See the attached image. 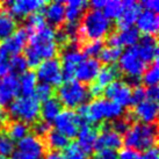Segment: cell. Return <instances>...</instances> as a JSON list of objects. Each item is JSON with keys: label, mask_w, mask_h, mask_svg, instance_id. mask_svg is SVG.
Returning a JSON list of instances; mask_svg holds the SVG:
<instances>
[{"label": "cell", "mask_w": 159, "mask_h": 159, "mask_svg": "<svg viewBox=\"0 0 159 159\" xmlns=\"http://www.w3.org/2000/svg\"><path fill=\"white\" fill-rule=\"evenodd\" d=\"M27 44L23 57L28 67H37L45 59L55 58L58 52V45L55 42V29L50 26H45L29 35Z\"/></svg>", "instance_id": "obj_1"}, {"label": "cell", "mask_w": 159, "mask_h": 159, "mask_svg": "<svg viewBox=\"0 0 159 159\" xmlns=\"http://www.w3.org/2000/svg\"><path fill=\"white\" fill-rule=\"evenodd\" d=\"M111 20L101 11L87 9L79 22V42L83 44L89 41H102L111 34Z\"/></svg>", "instance_id": "obj_2"}, {"label": "cell", "mask_w": 159, "mask_h": 159, "mask_svg": "<svg viewBox=\"0 0 159 159\" xmlns=\"http://www.w3.org/2000/svg\"><path fill=\"white\" fill-rule=\"evenodd\" d=\"M158 128L157 124H133L124 135L123 144L135 151H146L157 144Z\"/></svg>", "instance_id": "obj_3"}, {"label": "cell", "mask_w": 159, "mask_h": 159, "mask_svg": "<svg viewBox=\"0 0 159 159\" xmlns=\"http://www.w3.org/2000/svg\"><path fill=\"white\" fill-rule=\"evenodd\" d=\"M8 115L13 121H20L26 124H34L40 120L41 102L33 97L16 98L8 106Z\"/></svg>", "instance_id": "obj_4"}, {"label": "cell", "mask_w": 159, "mask_h": 159, "mask_svg": "<svg viewBox=\"0 0 159 159\" xmlns=\"http://www.w3.org/2000/svg\"><path fill=\"white\" fill-rule=\"evenodd\" d=\"M57 99L67 109H73L85 105L89 101V94L86 85L77 80H70L62 84L57 89Z\"/></svg>", "instance_id": "obj_5"}, {"label": "cell", "mask_w": 159, "mask_h": 159, "mask_svg": "<svg viewBox=\"0 0 159 159\" xmlns=\"http://www.w3.org/2000/svg\"><path fill=\"white\" fill-rule=\"evenodd\" d=\"M81 44L78 42H70L62 48L61 53V67L62 78L65 81L75 79V72L77 66L85 59V56L80 50Z\"/></svg>", "instance_id": "obj_6"}, {"label": "cell", "mask_w": 159, "mask_h": 159, "mask_svg": "<svg viewBox=\"0 0 159 159\" xmlns=\"http://www.w3.org/2000/svg\"><path fill=\"white\" fill-rule=\"evenodd\" d=\"M47 2L42 0H16V1H5L0 4L2 12L11 15L12 18H27L33 13H37L43 9Z\"/></svg>", "instance_id": "obj_7"}, {"label": "cell", "mask_w": 159, "mask_h": 159, "mask_svg": "<svg viewBox=\"0 0 159 159\" xmlns=\"http://www.w3.org/2000/svg\"><path fill=\"white\" fill-rule=\"evenodd\" d=\"M119 70L125 77H141L146 69V64L142 61L136 47L127 48L121 53L119 59Z\"/></svg>", "instance_id": "obj_8"}, {"label": "cell", "mask_w": 159, "mask_h": 159, "mask_svg": "<svg viewBox=\"0 0 159 159\" xmlns=\"http://www.w3.org/2000/svg\"><path fill=\"white\" fill-rule=\"evenodd\" d=\"M28 39L29 34L26 29L23 27L18 28L9 37L0 42V57L7 59V57L12 58L21 55V51L28 43Z\"/></svg>", "instance_id": "obj_9"}, {"label": "cell", "mask_w": 159, "mask_h": 159, "mask_svg": "<svg viewBox=\"0 0 159 159\" xmlns=\"http://www.w3.org/2000/svg\"><path fill=\"white\" fill-rule=\"evenodd\" d=\"M36 78L40 83L52 86H61L63 81L62 67L58 58H50L45 59L37 66Z\"/></svg>", "instance_id": "obj_10"}, {"label": "cell", "mask_w": 159, "mask_h": 159, "mask_svg": "<svg viewBox=\"0 0 159 159\" xmlns=\"http://www.w3.org/2000/svg\"><path fill=\"white\" fill-rule=\"evenodd\" d=\"M53 124H55L56 131L61 133L69 139L75 138L80 128L79 117L75 111H71V109L61 111L53 121Z\"/></svg>", "instance_id": "obj_11"}, {"label": "cell", "mask_w": 159, "mask_h": 159, "mask_svg": "<svg viewBox=\"0 0 159 159\" xmlns=\"http://www.w3.org/2000/svg\"><path fill=\"white\" fill-rule=\"evenodd\" d=\"M125 116L131 123L139 121V123L143 124H155L158 117V103L145 100L135 106L133 111H129Z\"/></svg>", "instance_id": "obj_12"}, {"label": "cell", "mask_w": 159, "mask_h": 159, "mask_svg": "<svg viewBox=\"0 0 159 159\" xmlns=\"http://www.w3.org/2000/svg\"><path fill=\"white\" fill-rule=\"evenodd\" d=\"M123 145V138L121 135L113 131L109 127V121L101 124V131L98 134L94 150L99 152L102 150L117 151Z\"/></svg>", "instance_id": "obj_13"}, {"label": "cell", "mask_w": 159, "mask_h": 159, "mask_svg": "<svg viewBox=\"0 0 159 159\" xmlns=\"http://www.w3.org/2000/svg\"><path fill=\"white\" fill-rule=\"evenodd\" d=\"M131 91L133 89L123 80H116L103 89V94L106 100L116 102L122 107H128L131 105Z\"/></svg>", "instance_id": "obj_14"}, {"label": "cell", "mask_w": 159, "mask_h": 159, "mask_svg": "<svg viewBox=\"0 0 159 159\" xmlns=\"http://www.w3.org/2000/svg\"><path fill=\"white\" fill-rule=\"evenodd\" d=\"M101 69V63L97 58H85L77 66L75 72V80L83 85L93 84L98 77V73Z\"/></svg>", "instance_id": "obj_15"}, {"label": "cell", "mask_w": 159, "mask_h": 159, "mask_svg": "<svg viewBox=\"0 0 159 159\" xmlns=\"http://www.w3.org/2000/svg\"><path fill=\"white\" fill-rule=\"evenodd\" d=\"M20 94L19 78L13 75H7L0 81V108L8 107Z\"/></svg>", "instance_id": "obj_16"}, {"label": "cell", "mask_w": 159, "mask_h": 159, "mask_svg": "<svg viewBox=\"0 0 159 159\" xmlns=\"http://www.w3.org/2000/svg\"><path fill=\"white\" fill-rule=\"evenodd\" d=\"M139 37H141L139 31L137 30L136 27H130L123 30L111 33V35H108L107 43H108V47H114V48L121 49V47L131 48L138 43Z\"/></svg>", "instance_id": "obj_17"}, {"label": "cell", "mask_w": 159, "mask_h": 159, "mask_svg": "<svg viewBox=\"0 0 159 159\" xmlns=\"http://www.w3.org/2000/svg\"><path fill=\"white\" fill-rule=\"evenodd\" d=\"M45 149L43 139L35 135H28L18 142V151L29 159H41Z\"/></svg>", "instance_id": "obj_18"}, {"label": "cell", "mask_w": 159, "mask_h": 159, "mask_svg": "<svg viewBox=\"0 0 159 159\" xmlns=\"http://www.w3.org/2000/svg\"><path fill=\"white\" fill-rule=\"evenodd\" d=\"M43 18L51 28H61L65 22V2L53 1L43 7Z\"/></svg>", "instance_id": "obj_19"}, {"label": "cell", "mask_w": 159, "mask_h": 159, "mask_svg": "<svg viewBox=\"0 0 159 159\" xmlns=\"http://www.w3.org/2000/svg\"><path fill=\"white\" fill-rule=\"evenodd\" d=\"M138 56L145 64H151L157 59L158 56V43L157 37L151 35H143L136 45Z\"/></svg>", "instance_id": "obj_20"}, {"label": "cell", "mask_w": 159, "mask_h": 159, "mask_svg": "<svg viewBox=\"0 0 159 159\" xmlns=\"http://www.w3.org/2000/svg\"><path fill=\"white\" fill-rule=\"evenodd\" d=\"M123 2V12L117 20L116 26L120 30H123L130 27H134V23H136V20L141 13V5L134 1V0H125Z\"/></svg>", "instance_id": "obj_21"}, {"label": "cell", "mask_w": 159, "mask_h": 159, "mask_svg": "<svg viewBox=\"0 0 159 159\" xmlns=\"http://www.w3.org/2000/svg\"><path fill=\"white\" fill-rule=\"evenodd\" d=\"M98 137V129L94 125L86 124L83 125L78 131L77 135V145L80 148V150L85 155H91L94 151L95 141Z\"/></svg>", "instance_id": "obj_22"}, {"label": "cell", "mask_w": 159, "mask_h": 159, "mask_svg": "<svg viewBox=\"0 0 159 159\" xmlns=\"http://www.w3.org/2000/svg\"><path fill=\"white\" fill-rule=\"evenodd\" d=\"M137 30L144 35L157 36L159 29V16L157 13L149 11H141L136 20Z\"/></svg>", "instance_id": "obj_23"}, {"label": "cell", "mask_w": 159, "mask_h": 159, "mask_svg": "<svg viewBox=\"0 0 159 159\" xmlns=\"http://www.w3.org/2000/svg\"><path fill=\"white\" fill-rule=\"evenodd\" d=\"M89 2L83 0H70L65 2V21L66 23H79L86 13Z\"/></svg>", "instance_id": "obj_24"}, {"label": "cell", "mask_w": 159, "mask_h": 159, "mask_svg": "<svg viewBox=\"0 0 159 159\" xmlns=\"http://www.w3.org/2000/svg\"><path fill=\"white\" fill-rule=\"evenodd\" d=\"M4 131L7 136L12 139V141H21L25 137H27L30 133V128L29 125L20 121H6L4 124Z\"/></svg>", "instance_id": "obj_25"}, {"label": "cell", "mask_w": 159, "mask_h": 159, "mask_svg": "<svg viewBox=\"0 0 159 159\" xmlns=\"http://www.w3.org/2000/svg\"><path fill=\"white\" fill-rule=\"evenodd\" d=\"M62 111V103L57 98L52 97L51 99L43 102V105L41 106L40 117H42V121L51 124V122L55 121V119Z\"/></svg>", "instance_id": "obj_26"}, {"label": "cell", "mask_w": 159, "mask_h": 159, "mask_svg": "<svg viewBox=\"0 0 159 159\" xmlns=\"http://www.w3.org/2000/svg\"><path fill=\"white\" fill-rule=\"evenodd\" d=\"M120 77H121V72H120L117 65H115V64L105 65V66H101L99 71L97 79H95V84L99 85L102 89H105L109 84L119 80Z\"/></svg>", "instance_id": "obj_27"}, {"label": "cell", "mask_w": 159, "mask_h": 159, "mask_svg": "<svg viewBox=\"0 0 159 159\" xmlns=\"http://www.w3.org/2000/svg\"><path fill=\"white\" fill-rule=\"evenodd\" d=\"M45 148H49L51 151H59L65 150L67 146L70 145V139L58 133L56 130H50L49 134L43 138Z\"/></svg>", "instance_id": "obj_28"}, {"label": "cell", "mask_w": 159, "mask_h": 159, "mask_svg": "<svg viewBox=\"0 0 159 159\" xmlns=\"http://www.w3.org/2000/svg\"><path fill=\"white\" fill-rule=\"evenodd\" d=\"M19 86H20V93H22L23 97H33L37 86V78L35 72L27 71L20 75Z\"/></svg>", "instance_id": "obj_29"}, {"label": "cell", "mask_w": 159, "mask_h": 159, "mask_svg": "<svg viewBox=\"0 0 159 159\" xmlns=\"http://www.w3.org/2000/svg\"><path fill=\"white\" fill-rule=\"evenodd\" d=\"M45 26H48L47 22H45L44 18L42 13H33L30 15H28L26 18V21H25V29L27 30V33L31 35L36 31L41 30L42 28H44Z\"/></svg>", "instance_id": "obj_30"}, {"label": "cell", "mask_w": 159, "mask_h": 159, "mask_svg": "<svg viewBox=\"0 0 159 159\" xmlns=\"http://www.w3.org/2000/svg\"><path fill=\"white\" fill-rule=\"evenodd\" d=\"M16 30V21L11 15L1 12L0 13V40L7 39Z\"/></svg>", "instance_id": "obj_31"}, {"label": "cell", "mask_w": 159, "mask_h": 159, "mask_svg": "<svg viewBox=\"0 0 159 159\" xmlns=\"http://www.w3.org/2000/svg\"><path fill=\"white\" fill-rule=\"evenodd\" d=\"M102 9H103L102 13L108 20H117L124 9L123 2L119 0H109V1H106Z\"/></svg>", "instance_id": "obj_32"}, {"label": "cell", "mask_w": 159, "mask_h": 159, "mask_svg": "<svg viewBox=\"0 0 159 159\" xmlns=\"http://www.w3.org/2000/svg\"><path fill=\"white\" fill-rule=\"evenodd\" d=\"M142 83L146 85L148 87L150 86H157L159 79V69H158V59H156L153 63H151L150 66L145 69L143 77L141 78Z\"/></svg>", "instance_id": "obj_33"}, {"label": "cell", "mask_w": 159, "mask_h": 159, "mask_svg": "<svg viewBox=\"0 0 159 159\" xmlns=\"http://www.w3.org/2000/svg\"><path fill=\"white\" fill-rule=\"evenodd\" d=\"M122 53V49L114 48V47H103L101 52L99 55L100 63H103L106 65H111L120 59V56Z\"/></svg>", "instance_id": "obj_34"}, {"label": "cell", "mask_w": 159, "mask_h": 159, "mask_svg": "<svg viewBox=\"0 0 159 159\" xmlns=\"http://www.w3.org/2000/svg\"><path fill=\"white\" fill-rule=\"evenodd\" d=\"M102 49H103V41H89L83 43L80 47V50L85 58L99 57Z\"/></svg>", "instance_id": "obj_35"}, {"label": "cell", "mask_w": 159, "mask_h": 159, "mask_svg": "<svg viewBox=\"0 0 159 159\" xmlns=\"http://www.w3.org/2000/svg\"><path fill=\"white\" fill-rule=\"evenodd\" d=\"M8 71H11V75H21L28 71V64L22 55L14 56L9 59L8 62Z\"/></svg>", "instance_id": "obj_36"}, {"label": "cell", "mask_w": 159, "mask_h": 159, "mask_svg": "<svg viewBox=\"0 0 159 159\" xmlns=\"http://www.w3.org/2000/svg\"><path fill=\"white\" fill-rule=\"evenodd\" d=\"M133 125V123L127 119V116L124 117H119V119L114 120V121H109V127L113 131H115L119 135H125L130 127Z\"/></svg>", "instance_id": "obj_37"}, {"label": "cell", "mask_w": 159, "mask_h": 159, "mask_svg": "<svg viewBox=\"0 0 159 159\" xmlns=\"http://www.w3.org/2000/svg\"><path fill=\"white\" fill-rule=\"evenodd\" d=\"M53 95V89L50 86V85L43 84V83H40L37 84L35 89V92H34V97L39 100L40 102H44L49 99H51Z\"/></svg>", "instance_id": "obj_38"}, {"label": "cell", "mask_w": 159, "mask_h": 159, "mask_svg": "<svg viewBox=\"0 0 159 159\" xmlns=\"http://www.w3.org/2000/svg\"><path fill=\"white\" fill-rule=\"evenodd\" d=\"M123 114H124L123 107L117 105L116 102L107 100V102H106V120L114 121V120L119 119V117H122Z\"/></svg>", "instance_id": "obj_39"}, {"label": "cell", "mask_w": 159, "mask_h": 159, "mask_svg": "<svg viewBox=\"0 0 159 159\" xmlns=\"http://www.w3.org/2000/svg\"><path fill=\"white\" fill-rule=\"evenodd\" d=\"M13 152H14V142L5 134V131L0 133V156L7 158Z\"/></svg>", "instance_id": "obj_40"}, {"label": "cell", "mask_w": 159, "mask_h": 159, "mask_svg": "<svg viewBox=\"0 0 159 159\" xmlns=\"http://www.w3.org/2000/svg\"><path fill=\"white\" fill-rule=\"evenodd\" d=\"M64 159H87L86 155L80 150V148L77 145V143H71L64 150L63 153Z\"/></svg>", "instance_id": "obj_41"}, {"label": "cell", "mask_w": 159, "mask_h": 159, "mask_svg": "<svg viewBox=\"0 0 159 159\" xmlns=\"http://www.w3.org/2000/svg\"><path fill=\"white\" fill-rule=\"evenodd\" d=\"M51 130V124L47 123L44 121H37L33 125V131L35 134L36 137H43L44 138L49 134V131Z\"/></svg>", "instance_id": "obj_42"}, {"label": "cell", "mask_w": 159, "mask_h": 159, "mask_svg": "<svg viewBox=\"0 0 159 159\" xmlns=\"http://www.w3.org/2000/svg\"><path fill=\"white\" fill-rule=\"evenodd\" d=\"M145 89L143 86H137L131 91V105L137 106L138 103L145 101Z\"/></svg>", "instance_id": "obj_43"}, {"label": "cell", "mask_w": 159, "mask_h": 159, "mask_svg": "<svg viewBox=\"0 0 159 159\" xmlns=\"http://www.w3.org/2000/svg\"><path fill=\"white\" fill-rule=\"evenodd\" d=\"M139 5H141V8H144V11H149V12H153V13L158 14L159 12L158 0H144Z\"/></svg>", "instance_id": "obj_44"}, {"label": "cell", "mask_w": 159, "mask_h": 159, "mask_svg": "<svg viewBox=\"0 0 159 159\" xmlns=\"http://www.w3.org/2000/svg\"><path fill=\"white\" fill-rule=\"evenodd\" d=\"M138 155H139V153H138L137 151L125 148V149H122V150L117 153V158L119 159H137Z\"/></svg>", "instance_id": "obj_45"}, {"label": "cell", "mask_w": 159, "mask_h": 159, "mask_svg": "<svg viewBox=\"0 0 159 159\" xmlns=\"http://www.w3.org/2000/svg\"><path fill=\"white\" fill-rule=\"evenodd\" d=\"M137 159H159L157 146H153V148H151L149 150L142 152L141 155H138Z\"/></svg>", "instance_id": "obj_46"}, {"label": "cell", "mask_w": 159, "mask_h": 159, "mask_svg": "<svg viewBox=\"0 0 159 159\" xmlns=\"http://www.w3.org/2000/svg\"><path fill=\"white\" fill-rule=\"evenodd\" d=\"M94 159H119L117 158V151L114 150H102L97 152Z\"/></svg>", "instance_id": "obj_47"}, {"label": "cell", "mask_w": 159, "mask_h": 159, "mask_svg": "<svg viewBox=\"0 0 159 159\" xmlns=\"http://www.w3.org/2000/svg\"><path fill=\"white\" fill-rule=\"evenodd\" d=\"M145 97L146 100H150V101H158L159 98V89L158 86H150L148 87V89H145Z\"/></svg>", "instance_id": "obj_48"}, {"label": "cell", "mask_w": 159, "mask_h": 159, "mask_svg": "<svg viewBox=\"0 0 159 159\" xmlns=\"http://www.w3.org/2000/svg\"><path fill=\"white\" fill-rule=\"evenodd\" d=\"M8 73V61L6 58L0 57V81Z\"/></svg>", "instance_id": "obj_49"}, {"label": "cell", "mask_w": 159, "mask_h": 159, "mask_svg": "<svg viewBox=\"0 0 159 159\" xmlns=\"http://www.w3.org/2000/svg\"><path fill=\"white\" fill-rule=\"evenodd\" d=\"M106 4V1L105 0H93L91 2H89V6H91L93 11H101L103 8V6Z\"/></svg>", "instance_id": "obj_50"}, {"label": "cell", "mask_w": 159, "mask_h": 159, "mask_svg": "<svg viewBox=\"0 0 159 159\" xmlns=\"http://www.w3.org/2000/svg\"><path fill=\"white\" fill-rule=\"evenodd\" d=\"M45 159H64L63 153L58 151H50L45 155Z\"/></svg>", "instance_id": "obj_51"}, {"label": "cell", "mask_w": 159, "mask_h": 159, "mask_svg": "<svg viewBox=\"0 0 159 159\" xmlns=\"http://www.w3.org/2000/svg\"><path fill=\"white\" fill-rule=\"evenodd\" d=\"M6 123V113L0 108V128Z\"/></svg>", "instance_id": "obj_52"}, {"label": "cell", "mask_w": 159, "mask_h": 159, "mask_svg": "<svg viewBox=\"0 0 159 159\" xmlns=\"http://www.w3.org/2000/svg\"><path fill=\"white\" fill-rule=\"evenodd\" d=\"M0 159H8V158H6V157H2V156H0Z\"/></svg>", "instance_id": "obj_53"}]
</instances>
